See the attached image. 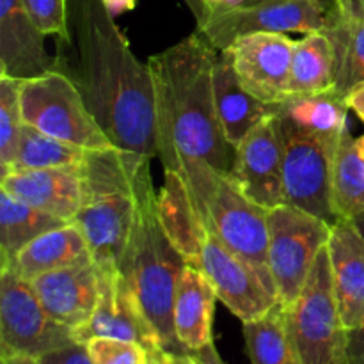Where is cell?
I'll return each mask as SVG.
<instances>
[{
	"instance_id": "52a82bcc",
	"label": "cell",
	"mask_w": 364,
	"mask_h": 364,
	"mask_svg": "<svg viewBox=\"0 0 364 364\" xmlns=\"http://www.w3.org/2000/svg\"><path fill=\"white\" fill-rule=\"evenodd\" d=\"M288 333L302 364H343L347 326L334 294L327 245L316 258L304 288L283 306Z\"/></svg>"
},
{
	"instance_id": "f1b7e54d",
	"label": "cell",
	"mask_w": 364,
	"mask_h": 364,
	"mask_svg": "<svg viewBox=\"0 0 364 364\" xmlns=\"http://www.w3.org/2000/svg\"><path fill=\"white\" fill-rule=\"evenodd\" d=\"M333 201L340 219L364 210V149L350 132L341 137L334 155Z\"/></svg>"
},
{
	"instance_id": "836d02e7",
	"label": "cell",
	"mask_w": 364,
	"mask_h": 364,
	"mask_svg": "<svg viewBox=\"0 0 364 364\" xmlns=\"http://www.w3.org/2000/svg\"><path fill=\"white\" fill-rule=\"evenodd\" d=\"M41 364H92L91 358L87 354V348L80 341H75V343L68 345V347L59 348V350H53L50 354L43 355L39 359Z\"/></svg>"
},
{
	"instance_id": "4fadbf2b",
	"label": "cell",
	"mask_w": 364,
	"mask_h": 364,
	"mask_svg": "<svg viewBox=\"0 0 364 364\" xmlns=\"http://www.w3.org/2000/svg\"><path fill=\"white\" fill-rule=\"evenodd\" d=\"M295 39L279 32L240 36L226 50L238 80L252 96L267 103L284 102L290 96V71Z\"/></svg>"
},
{
	"instance_id": "f6af8a7d",
	"label": "cell",
	"mask_w": 364,
	"mask_h": 364,
	"mask_svg": "<svg viewBox=\"0 0 364 364\" xmlns=\"http://www.w3.org/2000/svg\"><path fill=\"white\" fill-rule=\"evenodd\" d=\"M256 2H263V0H245V4H256ZM322 2H327L331 4V6H334V0H322Z\"/></svg>"
},
{
	"instance_id": "3957f363",
	"label": "cell",
	"mask_w": 364,
	"mask_h": 364,
	"mask_svg": "<svg viewBox=\"0 0 364 364\" xmlns=\"http://www.w3.org/2000/svg\"><path fill=\"white\" fill-rule=\"evenodd\" d=\"M151 160L121 149H91L80 164L82 205L73 223L80 228L92 259L119 269L139 213L141 194L151 178Z\"/></svg>"
},
{
	"instance_id": "ba28073f",
	"label": "cell",
	"mask_w": 364,
	"mask_h": 364,
	"mask_svg": "<svg viewBox=\"0 0 364 364\" xmlns=\"http://www.w3.org/2000/svg\"><path fill=\"white\" fill-rule=\"evenodd\" d=\"M20 103L23 123L52 137L87 151L114 146L66 71L21 80Z\"/></svg>"
},
{
	"instance_id": "4316f807",
	"label": "cell",
	"mask_w": 364,
	"mask_h": 364,
	"mask_svg": "<svg viewBox=\"0 0 364 364\" xmlns=\"http://www.w3.org/2000/svg\"><path fill=\"white\" fill-rule=\"evenodd\" d=\"M348 105L338 92H318L308 96H288L277 105V112L306 130L341 137L348 132Z\"/></svg>"
},
{
	"instance_id": "30bf717a",
	"label": "cell",
	"mask_w": 364,
	"mask_h": 364,
	"mask_svg": "<svg viewBox=\"0 0 364 364\" xmlns=\"http://www.w3.org/2000/svg\"><path fill=\"white\" fill-rule=\"evenodd\" d=\"M75 341L73 331L46 311L31 281L0 269V358L41 359Z\"/></svg>"
},
{
	"instance_id": "9a60e30c",
	"label": "cell",
	"mask_w": 364,
	"mask_h": 364,
	"mask_svg": "<svg viewBox=\"0 0 364 364\" xmlns=\"http://www.w3.org/2000/svg\"><path fill=\"white\" fill-rule=\"evenodd\" d=\"M244 194L267 210L287 205L283 176V149L274 116L258 124L240 144L231 171Z\"/></svg>"
},
{
	"instance_id": "74e56055",
	"label": "cell",
	"mask_w": 364,
	"mask_h": 364,
	"mask_svg": "<svg viewBox=\"0 0 364 364\" xmlns=\"http://www.w3.org/2000/svg\"><path fill=\"white\" fill-rule=\"evenodd\" d=\"M199 7H201V13L196 18V21L201 20L206 13L210 11H224V9H233V7L244 6L245 0H198Z\"/></svg>"
},
{
	"instance_id": "8d00e7d4",
	"label": "cell",
	"mask_w": 364,
	"mask_h": 364,
	"mask_svg": "<svg viewBox=\"0 0 364 364\" xmlns=\"http://www.w3.org/2000/svg\"><path fill=\"white\" fill-rule=\"evenodd\" d=\"M334 9L355 20H364V0H334Z\"/></svg>"
},
{
	"instance_id": "83f0119b",
	"label": "cell",
	"mask_w": 364,
	"mask_h": 364,
	"mask_svg": "<svg viewBox=\"0 0 364 364\" xmlns=\"http://www.w3.org/2000/svg\"><path fill=\"white\" fill-rule=\"evenodd\" d=\"M251 364H302L284 318L283 304H277L265 316L242 323Z\"/></svg>"
},
{
	"instance_id": "f35d334b",
	"label": "cell",
	"mask_w": 364,
	"mask_h": 364,
	"mask_svg": "<svg viewBox=\"0 0 364 364\" xmlns=\"http://www.w3.org/2000/svg\"><path fill=\"white\" fill-rule=\"evenodd\" d=\"M345 102H347L348 109L354 110L355 116L364 123V84L355 85V87L345 96Z\"/></svg>"
},
{
	"instance_id": "ac0fdd59",
	"label": "cell",
	"mask_w": 364,
	"mask_h": 364,
	"mask_svg": "<svg viewBox=\"0 0 364 364\" xmlns=\"http://www.w3.org/2000/svg\"><path fill=\"white\" fill-rule=\"evenodd\" d=\"M0 191L66 223H73L82 205L78 167L13 171L0 178Z\"/></svg>"
},
{
	"instance_id": "ab89813d",
	"label": "cell",
	"mask_w": 364,
	"mask_h": 364,
	"mask_svg": "<svg viewBox=\"0 0 364 364\" xmlns=\"http://www.w3.org/2000/svg\"><path fill=\"white\" fill-rule=\"evenodd\" d=\"M105 9L109 11L110 16H119V14L134 11L137 6V0H102Z\"/></svg>"
},
{
	"instance_id": "ffe728a7",
	"label": "cell",
	"mask_w": 364,
	"mask_h": 364,
	"mask_svg": "<svg viewBox=\"0 0 364 364\" xmlns=\"http://www.w3.org/2000/svg\"><path fill=\"white\" fill-rule=\"evenodd\" d=\"M327 251L341 318L350 329L364 318V238L350 219L334 224Z\"/></svg>"
},
{
	"instance_id": "5bb4252c",
	"label": "cell",
	"mask_w": 364,
	"mask_h": 364,
	"mask_svg": "<svg viewBox=\"0 0 364 364\" xmlns=\"http://www.w3.org/2000/svg\"><path fill=\"white\" fill-rule=\"evenodd\" d=\"M102 269L100 297L91 320L75 333L80 343L96 336L135 341L149 352L160 350V341L146 318L134 290L117 269Z\"/></svg>"
},
{
	"instance_id": "603a6c76",
	"label": "cell",
	"mask_w": 364,
	"mask_h": 364,
	"mask_svg": "<svg viewBox=\"0 0 364 364\" xmlns=\"http://www.w3.org/2000/svg\"><path fill=\"white\" fill-rule=\"evenodd\" d=\"M89 262L95 259L84 233L75 223H66L32 240L4 269L14 270L23 279L32 281L41 274Z\"/></svg>"
},
{
	"instance_id": "f546056e",
	"label": "cell",
	"mask_w": 364,
	"mask_h": 364,
	"mask_svg": "<svg viewBox=\"0 0 364 364\" xmlns=\"http://www.w3.org/2000/svg\"><path fill=\"white\" fill-rule=\"evenodd\" d=\"M85 153L87 149L68 144L60 139L52 137V135L31 127V124H23L16 153H14V159L6 174L13 173V171L80 167L85 159Z\"/></svg>"
},
{
	"instance_id": "b9f144b4",
	"label": "cell",
	"mask_w": 364,
	"mask_h": 364,
	"mask_svg": "<svg viewBox=\"0 0 364 364\" xmlns=\"http://www.w3.org/2000/svg\"><path fill=\"white\" fill-rule=\"evenodd\" d=\"M0 364H41L39 359L25 358V355H9V358H0Z\"/></svg>"
},
{
	"instance_id": "9c48e42d",
	"label": "cell",
	"mask_w": 364,
	"mask_h": 364,
	"mask_svg": "<svg viewBox=\"0 0 364 364\" xmlns=\"http://www.w3.org/2000/svg\"><path fill=\"white\" fill-rule=\"evenodd\" d=\"M333 226L291 205L269 210V270L281 304L297 299L316 258L329 244Z\"/></svg>"
},
{
	"instance_id": "7a4b0ae2",
	"label": "cell",
	"mask_w": 364,
	"mask_h": 364,
	"mask_svg": "<svg viewBox=\"0 0 364 364\" xmlns=\"http://www.w3.org/2000/svg\"><path fill=\"white\" fill-rule=\"evenodd\" d=\"M217 50L198 32L148 59L155 91L156 156L164 171L208 164L231 174L237 148L217 116L213 64Z\"/></svg>"
},
{
	"instance_id": "7402d4cb",
	"label": "cell",
	"mask_w": 364,
	"mask_h": 364,
	"mask_svg": "<svg viewBox=\"0 0 364 364\" xmlns=\"http://www.w3.org/2000/svg\"><path fill=\"white\" fill-rule=\"evenodd\" d=\"M215 290L199 267L187 263L174 299V329L185 350L192 352L213 341Z\"/></svg>"
},
{
	"instance_id": "4dcf8cb0",
	"label": "cell",
	"mask_w": 364,
	"mask_h": 364,
	"mask_svg": "<svg viewBox=\"0 0 364 364\" xmlns=\"http://www.w3.org/2000/svg\"><path fill=\"white\" fill-rule=\"evenodd\" d=\"M20 82L0 77V176L9 171L25 124L21 116Z\"/></svg>"
},
{
	"instance_id": "484cf974",
	"label": "cell",
	"mask_w": 364,
	"mask_h": 364,
	"mask_svg": "<svg viewBox=\"0 0 364 364\" xmlns=\"http://www.w3.org/2000/svg\"><path fill=\"white\" fill-rule=\"evenodd\" d=\"M323 32L334 48V92L345 98L355 85L364 84V20L345 16L333 7Z\"/></svg>"
},
{
	"instance_id": "ee69618b",
	"label": "cell",
	"mask_w": 364,
	"mask_h": 364,
	"mask_svg": "<svg viewBox=\"0 0 364 364\" xmlns=\"http://www.w3.org/2000/svg\"><path fill=\"white\" fill-rule=\"evenodd\" d=\"M185 4L188 6V9L192 11V14H194L196 18L199 16V13H201V7H199V2L198 0H185Z\"/></svg>"
},
{
	"instance_id": "d6986e66",
	"label": "cell",
	"mask_w": 364,
	"mask_h": 364,
	"mask_svg": "<svg viewBox=\"0 0 364 364\" xmlns=\"http://www.w3.org/2000/svg\"><path fill=\"white\" fill-rule=\"evenodd\" d=\"M156 212L171 244L185 262L198 267L210 228L191 187L176 171H164V183L156 194Z\"/></svg>"
},
{
	"instance_id": "2e32d148",
	"label": "cell",
	"mask_w": 364,
	"mask_h": 364,
	"mask_svg": "<svg viewBox=\"0 0 364 364\" xmlns=\"http://www.w3.org/2000/svg\"><path fill=\"white\" fill-rule=\"evenodd\" d=\"M45 38L23 0H0V77L28 80L59 70V55L46 50Z\"/></svg>"
},
{
	"instance_id": "7bdbcfd3",
	"label": "cell",
	"mask_w": 364,
	"mask_h": 364,
	"mask_svg": "<svg viewBox=\"0 0 364 364\" xmlns=\"http://www.w3.org/2000/svg\"><path fill=\"white\" fill-rule=\"evenodd\" d=\"M350 220H352V224L358 228V231L363 235V238H364V210L363 212L355 213V215H352Z\"/></svg>"
},
{
	"instance_id": "d6a6232c",
	"label": "cell",
	"mask_w": 364,
	"mask_h": 364,
	"mask_svg": "<svg viewBox=\"0 0 364 364\" xmlns=\"http://www.w3.org/2000/svg\"><path fill=\"white\" fill-rule=\"evenodd\" d=\"M23 6L46 36L70 41V0H23Z\"/></svg>"
},
{
	"instance_id": "8992f818",
	"label": "cell",
	"mask_w": 364,
	"mask_h": 364,
	"mask_svg": "<svg viewBox=\"0 0 364 364\" xmlns=\"http://www.w3.org/2000/svg\"><path fill=\"white\" fill-rule=\"evenodd\" d=\"M283 149L287 205L320 217L331 226L338 223L333 201V164L341 137L316 134L299 127L283 114H274Z\"/></svg>"
},
{
	"instance_id": "7c38bea8",
	"label": "cell",
	"mask_w": 364,
	"mask_h": 364,
	"mask_svg": "<svg viewBox=\"0 0 364 364\" xmlns=\"http://www.w3.org/2000/svg\"><path fill=\"white\" fill-rule=\"evenodd\" d=\"M199 269L208 277L217 299L242 323L262 318L279 304L277 291L249 262L231 251L210 231L199 258Z\"/></svg>"
},
{
	"instance_id": "44dd1931",
	"label": "cell",
	"mask_w": 364,
	"mask_h": 364,
	"mask_svg": "<svg viewBox=\"0 0 364 364\" xmlns=\"http://www.w3.org/2000/svg\"><path fill=\"white\" fill-rule=\"evenodd\" d=\"M213 96L217 116L224 135L237 148L262 121L274 116L277 105L252 96L238 80L233 63L226 52L217 53L213 64Z\"/></svg>"
},
{
	"instance_id": "cb8c5ba5",
	"label": "cell",
	"mask_w": 364,
	"mask_h": 364,
	"mask_svg": "<svg viewBox=\"0 0 364 364\" xmlns=\"http://www.w3.org/2000/svg\"><path fill=\"white\" fill-rule=\"evenodd\" d=\"M288 91L290 96L334 91V48L323 31L295 41Z\"/></svg>"
},
{
	"instance_id": "7dc6e473",
	"label": "cell",
	"mask_w": 364,
	"mask_h": 364,
	"mask_svg": "<svg viewBox=\"0 0 364 364\" xmlns=\"http://www.w3.org/2000/svg\"><path fill=\"white\" fill-rule=\"evenodd\" d=\"M359 142H361V146H363V149H364V135H361V137H359Z\"/></svg>"
},
{
	"instance_id": "d590c367",
	"label": "cell",
	"mask_w": 364,
	"mask_h": 364,
	"mask_svg": "<svg viewBox=\"0 0 364 364\" xmlns=\"http://www.w3.org/2000/svg\"><path fill=\"white\" fill-rule=\"evenodd\" d=\"M187 354L191 355L194 364H226L223 361V358H220L219 350H217L215 341H210L205 347L198 348V350L187 352Z\"/></svg>"
},
{
	"instance_id": "5b68a950",
	"label": "cell",
	"mask_w": 364,
	"mask_h": 364,
	"mask_svg": "<svg viewBox=\"0 0 364 364\" xmlns=\"http://www.w3.org/2000/svg\"><path fill=\"white\" fill-rule=\"evenodd\" d=\"M180 174L191 187L210 231L251 263L276 290L267 259L269 210L249 199L231 174L220 173L208 164H194Z\"/></svg>"
},
{
	"instance_id": "6da1fadb",
	"label": "cell",
	"mask_w": 364,
	"mask_h": 364,
	"mask_svg": "<svg viewBox=\"0 0 364 364\" xmlns=\"http://www.w3.org/2000/svg\"><path fill=\"white\" fill-rule=\"evenodd\" d=\"M68 43L59 70L80 89L114 146L155 159V91L148 63L132 50L102 0H70Z\"/></svg>"
},
{
	"instance_id": "277c9868",
	"label": "cell",
	"mask_w": 364,
	"mask_h": 364,
	"mask_svg": "<svg viewBox=\"0 0 364 364\" xmlns=\"http://www.w3.org/2000/svg\"><path fill=\"white\" fill-rule=\"evenodd\" d=\"M156 194L151 180L141 194L137 220L117 270L132 287L146 318L159 336L160 350L187 354L174 329V299L187 262L160 226Z\"/></svg>"
},
{
	"instance_id": "bcb514c9",
	"label": "cell",
	"mask_w": 364,
	"mask_h": 364,
	"mask_svg": "<svg viewBox=\"0 0 364 364\" xmlns=\"http://www.w3.org/2000/svg\"><path fill=\"white\" fill-rule=\"evenodd\" d=\"M149 364H160V363H159V359H156L155 352H153V354H151V359H149Z\"/></svg>"
},
{
	"instance_id": "60d3db41",
	"label": "cell",
	"mask_w": 364,
	"mask_h": 364,
	"mask_svg": "<svg viewBox=\"0 0 364 364\" xmlns=\"http://www.w3.org/2000/svg\"><path fill=\"white\" fill-rule=\"evenodd\" d=\"M155 355L160 364H194L188 354H169V352L156 350Z\"/></svg>"
},
{
	"instance_id": "d4e9b609",
	"label": "cell",
	"mask_w": 364,
	"mask_h": 364,
	"mask_svg": "<svg viewBox=\"0 0 364 364\" xmlns=\"http://www.w3.org/2000/svg\"><path fill=\"white\" fill-rule=\"evenodd\" d=\"M63 224L66 220L0 191V269L11 265L18 252L32 240Z\"/></svg>"
},
{
	"instance_id": "e0dca14e",
	"label": "cell",
	"mask_w": 364,
	"mask_h": 364,
	"mask_svg": "<svg viewBox=\"0 0 364 364\" xmlns=\"http://www.w3.org/2000/svg\"><path fill=\"white\" fill-rule=\"evenodd\" d=\"M31 283L46 311L77 333L91 320L98 304L102 269L89 262L41 274Z\"/></svg>"
},
{
	"instance_id": "8fae6325",
	"label": "cell",
	"mask_w": 364,
	"mask_h": 364,
	"mask_svg": "<svg viewBox=\"0 0 364 364\" xmlns=\"http://www.w3.org/2000/svg\"><path fill=\"white\" fill-rule=\"evenodd\" d=\"M322 0H263L224 11H210L201 18L196 32L217 52L226 50L240 36L256 32H320L327 27L333 13Z\"/></svg>"
},
{
	"instance_id": "1f68e13d",
	"label": "cell",
	"mask_w": 364,
	"mask_h": 364,
	"mask_svg": "<svg viewBox=\"0 0 364 364\" xmlns=\"http://www.w3.org/2000/svg\"><path fill=\"white\" fill-rule=\"evenodd\" d=\"M92 364H149L153 352L135 341L96 336L85 341Z\"/></svg>"
},
{
	"instance_id": "e575fe53",
	"label": "cell",
	"mask_w": 364,
	"mask_h": 364,
	"mask_svg": "<svg viewBox=\"0 0 364 364\" xmlns=\"http://www.w3.org/2000/svg\"><path fill=\"white\" fill-rule=\"evenodd\" d=\"M343 364H364V318L347 331Z\"/></svg>"
}]
</instances>
